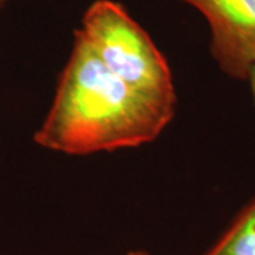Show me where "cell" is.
Here are the masks:
<instances>
[{"label": "cell", "mask_w": 255, "mask_h": 255, "mask_svg": "<svg viewBox=\"0 0 255 255\" xmlns=\"http://www.w3.org/2000/svg\"><path fill=\"white\" fill-rule=\"evenodd\" d=\"M173 115L174 104L121 80L75 30L53 105L34 140L67 155L135 147L155 140Z\"/></svg>", "instance_id": "cell-1"}, {"label": "cell", "mask_w": 255, "mask_h": 255, "mask_svg": "<svg viewBox=\"0 0 255 255\" xmlns=\"http://www.w3.org/2000/svg\"><path fill=\"white\" fill-rule=\"evenodd\" d=\"M78 31L121 80L146 95L176 105L166 58L122 4L112 0L94 1L85 11Z\"/></svg>", "instance_id": "cell-2"}, {"label": "cell", "mask_w": 255, "mask_h": 255, "mask_svg": "<svg viewBox=\"0 0 255 255\" xmlns=\"http://www.w3.org/2000/svg\"><path fill=\"white\" fill-rule=\"evenodd\" d=\"M200 11L210 53L230 78L247 81L255 67V0H179Z\"/></svg>", "instance_id": "cell-3"}, {"label": "cell", "mask_w": 255, "mask_h": 255, "mask_svg": "<svg viewBox=\"0 0 255 255\" xmlns=\"http://www.w3.org/2000/svg\"><path fill=\"white\" fill-rule=\"evenodd\" d=\"M203 255H255V197Z\"/></svg>", "instance_id": "cell-4"}, {"label": "cell", "mask_w": 255, "mask_h": 255, "mask_svg": "<svg viewBox=\"0 0 255 255\" xmlns=\"http://www.w3.org/2000/svg\"><path fill=\"white\" fill-rule=\"evenodd\" d=\"M247 81H250L251 84V91H253V95H254V101H255V67L251 70V73L248 75V80Z\"/></svg>", "instance_id": "cell-5"}, {"label": "cell", "mask_w": 255, "mask_h": 255, "mask_svg": "<svg viewBox=\"0 0 255 255\" xmlns=\"http://www.w3.org/2000/svg\"><path fill=\"white\" fill-rule=\"evenodd\" d=\"M127 255H149L145 251H142V250H136V251H130V253H128Z\"/></svg>", "instance_id": "cell-6"}, {"label": "cell", "mask_w": 255, "mask_h": 255, "mask_svg": "<svg viewBox=\"0 0 255 255\" xmlns=\"http://www.w3.org/2000/svg\"><path fill=\"white\" fill-rule=\"evenodd\" d=\"M6 1H7V0H0V10L3 9V6L6 4Z\"/></svg>", "instance_id": "cell-7"}]
</instances>
